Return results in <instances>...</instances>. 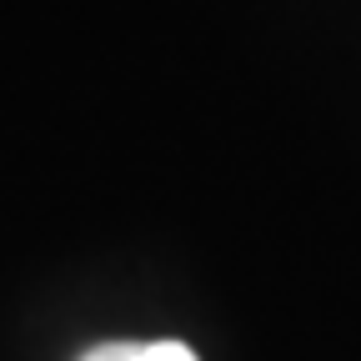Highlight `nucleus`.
<instances>
[{
	"label": "nucleus",
	"instance_id": "nucleus-1",
	"mask_svg": "<svg viewBox=\"0 0 361 361\" xmlns=\"http://www.w3.org/2000/svg\"><path fill=\"white\" fill-rule=\"evenodd\" d=\"M80 361H201L186 341H101Z\"/></svg>",
	"mask_w": 361,
	"mask_h": 361
}]
</instances>
